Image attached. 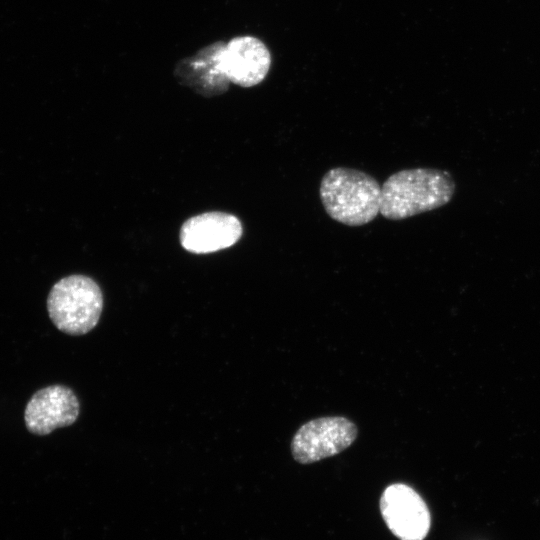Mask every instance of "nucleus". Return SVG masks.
I'll return each mask as SVG.
<instances>
[{
    "instance_id": "0eeeda50",
    "label": "nucleus",
    "mask_w": 540,
    "mask_h": 540,
    "mask_svg": "<svg viewBox=\"0 0 540 540\" xmlns=\"http://www.w3.org/2000/svg\"><path fill=\"white\" fill-rule=\"evenodd\" d=\"M79 412V401L70 388L51 385L33 394L26 405L24 421L31 433L47 435L73 424Z\"/></svg>"
},
{
    "instance_id": "f03ea898",
    "label": "nucleus",
    "mask_w": 540,
    "mask_h": 540,
    "mask_svg": "<svg viewBox=\"0 0 540 540\" xmlns=\"http://www.w3.org/2000/svg\"><path fill=\"white\" fill-rule=\"evenodd\" d=\"M319 194L326 213L344 225L362 226L380 212L381 187L360 170L330 169L321 180Z\"/></svg>"
},
{
    "instance_id": "39448f33",
    "label": "nucleus",
    "mask_w": 540,
    "mask_h": 540,
    "mask_svg": "<svg viewBox=\"0 0 540 540\" xmlns=\"http://www.w3.org/2000/svg\"><path fill=\"white\" fill-rule=\"evenodd\" d=\"M382 516L400 540H423L429 532L430 513L422 497L410 486H388L380 499Z\"/></svg>"
},
{
    "instance_id": "423d86ee",
    "label": "nucleus",
    "mask_w": 540,
    "mask_h": 540,
    "mask_svg": "<svg viewBox=\"0 0 540 540\" xmlns=\"http://www.w3.org/2000/svg\"><path fill=\"white\" fill-rule=\"evenodd\" d=\"M217 59L222 74L230 82L246 88L262 82L271 64L266 45L252 36L235 37L227 44L222 42Z\"/></svg>"
},
{
    "instance_id": "6e6552de",
    "label": "nucleus",
    "mask_w": 540,
    "mask_h": 540,
    "mask_svg": "<svg viewBox=\"0 0 540 540\" xmlns=\"http://www.w3.org/2000/svg\"><path fill=\"white\" fill-rule=\"evenodd\" d=\"M240 220L224 212H207L186 220L180 242L191 253L205 254L233 246L242 236Z\"/></svg>"
},
{
    "instance_id": "7ed1b4c3",
    "label": "nucleus",
    "mask_w": 540,
    "mask_h": 540,
    "mask_svg": "<svg viewBox=\"0 0 540 540\" xmlns=\"http://www.w3.org/2000/svg\"><path fill=\"white\" fill-rule=\"evenodd\" d=\"M103 295L98 284L84 275H70L54 284L47 298L53 324L70 335H83L98 323Z\"/></svg>"
},
{
    "instance_id": "f257e3e1",
    "label": "nucleus",
    "mask_w": 540,
    "mask_h": 540,
    "mask_svg": "<svg viewBox=\"0 0 540 540\" xmlns=\"http://www.w3.org/2000/svg\"><path fill=\"white\" fill-rule=\"evenodd\" d=\"M451 175L432 168H414L389 176L381 187V215L402 220L446 205L453 197Z\"/></svg>"
},
{
    "instance_id": "20e7f679",
    "label": "nucleus",
    "mask_w": 540,
    "mask_h": 540,
    "mask_svg": "<svg viewBox=\"0 0 540 540\" xmlns=\"http://www.w3.org/2000/svg\"><path fill=\"white\" fill-rule=\"evenodd\" d=\"M357 434L356 425L345 417L313 419L303 424L293 436L291 453L301 464L317 462L347 449Z\"/></svg>"
}]
</instances>
